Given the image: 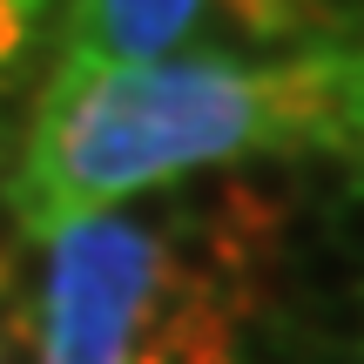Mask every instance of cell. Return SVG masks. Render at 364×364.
<instances>
[{
    "label": "cell",
    "instance_id": "6da1fadb",
    "mask_svg": "<svg viewBox=\"0 0 364 364\" xmlns=\"http://www.w3.org/2000/svg\"><path fill=\"white\" fill-rule=\"evenodd\" d=\"M331 135H338V68L324 54H297L263 75L216 54H176L142 68L68 54L27 135L21 203L27 223L54 230L81 209H108L189 169Z\"/></svg>",
    "mask_w": 364,
    "mask_h": 364
},
{
    "label": "cell",
    "instance_id": "7a4b0ae2",
    "mask_svg": "<svg viewBox=\"0 0 364 364\" xmlns=\"http://www.w3.org/2000/svg\"><path fill=\"white\" fill-rule=\"evenodd\" d=\"M169 189L54 223L41 243V364H236L230 304L169 263Z\"/></svg>",
    "mask_w": 364,
    "mask_h": 364
},
{
    "label": "cell",
    "instance_id": "3957f363",
    "mask_svg": "<svg viewBox=\"0 0 364 364\" xmlns=\"http://www.w3.org/2000/svg\"><path fill=\"white\" fill-rule=\"evenodd\" d=\"M203 21V0H81V61H169Z\"/></svg>",
    "mask_w": 364,
    "mask_h": 364
},
{
    "label": "cell",
    "instance_id": "277c9868",
    "mask_svg": "<svg viewBox=\"0 0 364 364\" xmlns=\"http://www.w3.org/2000/svg\"><path fill=\"white\" fill-rule=\"evenodd\" d=\"M290 176H297V203L317 209V216H331L344 196L364 189V169L344 142H297L290 149Z\"/></svg>",
    "mask_w": 364,
    "mask_h": 364
},
{
    "label": "cell",
    "instance_id": "5b68a950",
    "mask_svg": "<svg viewBox=\"0 0 364 364\" xmlns=\"http://www.w3.org/2000/svg\"><path fill=\"white\" fill-rule=\"evenodd\" d=\"M297 7L304 0H230V14L250 34H284V41H297Z\"/></svg>",
    "mask_w": 364,
    "mask_h": 364
},
{
    "label": "cell",
    "instance_id": "8992f818",
    "mask_svg": "<svg viewBox=\"0 0 364 364\" xmlns=\"http://www.w3.org/2000/svg\"><path fill=\"white\" fill-rule=\"evenodd\" d=\"M27 230H34V223H27V203L14 189H0V284H7L14 263L27 257Z\"/></svg>",
    "mask_w": 364,
    "mask_h": 364
},
{
    "label": "cell",
    "instance_id": "52a82bcc",
    "mask_svg": "<svg viewBox=\"0 0 364 364\" xmlns=\"http://www.w3.org/2000/svg\"><path fill=\"white\" fill-rule=\"evenodd\" d=\"M324 230H331V250H338V257L364 263V189H358V196H344V203L331 209Z\"/></svg>",
    "mask_w": 364,
    "mask_h": 364
},
{
    "label": "cell",
    "instance_id": "ba28073f",
    "mask_svg": "<svg viewBox=\"0 0 364 364\" xmlns=\"http://www.w3.org/2000/svg\"><path fill=\"white\" fill-rule=\"evenodd\" d=\"M27 21H34V0H0V81L14 75V61L27 48Z\"/></svg>",
    "mask_w": 364,
    "mask_h": 364
}]
</instances>
